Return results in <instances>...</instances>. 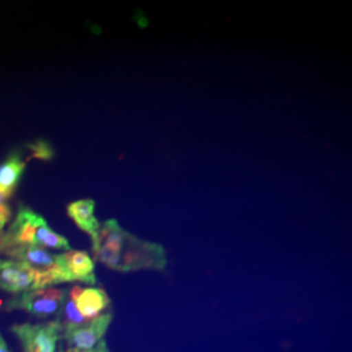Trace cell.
I'll use <instances>...</instances> for the list:
<instances>
[{
  "instance_id": "13",
  "label": "cell",
  "mask_w": 352,
  "mask_h": 352,
  "mask_svg": "<svg viewBox=\"0 0 352 352\" xmlns=\"http://www.w3.org/2000/svg\"><path fill=\"white\" fill-rule=\"evenodd\" d=\"M28 148L32 151V157L39 158L43 161H50L54 158V151L50 146L49 142L39 140L36 144H30L28 145Z\"/></svg>"
},
{
  "instance_id": "3",
  "label": "cell",
  "mask_w": 352,
  "mask_h": 352,
  "mask_svg": "<svg viewBox=\"0 0 352 352\" xmlns=\"http://www.w3.org/2000/svg\"><path fill=\"white\" fill-rule=\"evenodd\" d=\"M67 295V289H30L24 294L14 295L10 302H7V309H23L37 318H51L58 317L64 299Z\"/></svg>"
},
{
  "instance_id": "14",
  "label": "cell",
  "mask_w": 352,
  "mask_h": 352,
  "mask_svg": "<svg viewBox=\"0 0 352 352\" xmlns=\"http://www.w3.org/2000/svg\"><path fill=\"white\" fill-rule=\"evenodd\" d=\"M11 208L7 202L0 204V226L6 227V225L10 222L11 219Z\"/></svg>"
},
{
  "instance_id": "1",
  "label": "cell",
  "mask_w": 352,
  "mask_h": 352,
  "mask_svg": "<svg viewBox=\"0 0 352 352\" xmlns=\"http://www.w3.org/2000/svg\"><path fill=\"white\" fill-rule=\"evenodd\" d=\"M91 240L96 260L116 272L164 270L167 265L161 244L139 239L124 231L115 219L100 225Z\"/></svg>"
},
{
  "instance_id": "7",
  "label": "cell",
  "mask_w": 352,
  "mask_h": 352,
  "mask_svg": "<svg viewBox=\"0 0 352 352\" xmlns=\"http://www.w3.org/2000/svg\"><path fill=\"white\" fill-rule=\"evenodd\" d=\"M0 254H6L13 258V261L26 264L37 272H46L58 265L56 254L34 245H14L6 248Z\"/></svg>"
},
{
  "instance_id": "5",
  "label": "cell",
  "mask_w": 352,
  "mask_h": 352,
  "mask_svg": "<svg viewBox=\"0 0 352 352\" xmlns=\"http://www.w3.org/2000/svg\"><path fill=\"white\" fill-rule=\"evenodd\" d=\"M113 314L103 315L87 321L81 327L64 331L63 340L67 342V352H94L106 343L104 336L111 324Z\"/></svg>"
},
{
  "instance_id": "4",
  "label": "cell",
  "mask_w": 352,
  "mask_h": 352,
  "mask_svg": "<svg viewBox=\"0 0 352 352\" xmlns=\"http://www.w3.org/2000/svg\"><path fill=\"white\" fill-rule=\"evenodd\" d=\"M12 331L24 352H64L59 349L63 329L58 321L14 325Z\"/></svg>"
},
{
  "instance_id": "17",
  "label": "cell",
  "mask_w": 352,
  "mask_h": 352,
  "mask_svg": "<svg viewBox=\"0 0 352 352\" xmlns=\"http://www.w3.org/2000/svg\"><path fill=\"white\" fill-rule=\"evenodd\" d=\"M3 230H4V227L0 226V236L3 235Z\"/></svg>"
},
{
  "instance_id": "12",
  "label": "cell",
  "mask_w": 352,
  "mask_h": 352,
  "mask_svg": "<svg viewBox=\"0 0 352 352\" xmlns=\"http://www.w3.org/2000/svg\"><path fill=\"white\" fill-rule=\"evenodd\" d=\"M24 170L25 162L20 158L19 153L10 154L8 158L0 164V187L13 190L23 176Z\"/></svg>"
},
{
  "instance_id": "2",
  "label": "cell",
  "mask_w": 352,
  "mask_h": 352,
  "mask_svg": "<svg viewBox=\"0 0 352 352\" xmlns=\"http://www.w3.org/2000/svg\"><path fill=\"white\" fill-rule=\"evenodd\" d=\"M14 245H34L69 251L68 240L52 231L45 218L24 205L19 206L12 225L0 236V253Z\"/></svg>"
},
{
  "instance_id": "15",
  "label": "cell",
  "mask_w": 352,
  "mask_h": 352,
  "mask_svg": "<svg viewBox=\"0 0 352 352\" xmlns=\"http://www.w3.org/2000/svg\"><path fill=\"white\" fill-rule=\"evenodd\" d=\"M12 189H6L0 187V204L7 201L12 196Z\"/></svg>"
},
{
  "instance_id": "16",
  "label": "cell",
  "mask_w": 352,
  "mask_h": 352,
  "mask_svg": "<svg viewBox=\"0 0 352 352\" xmlns=\"http://www.w3.org/2000/svg\"><path fill=\"white\" fill-rule=\"evenodd\" d=\"M0 352H12L8 349V346H7V343H6V340H4L1 334H0Z\"/></svg>"
},
{
  "instance_id": "10",
  "label": "cell",
  "mask_w": 352,
  "mask_h": 352,
  "mask_svg": "<svg viewBox=\"0 0 352 352\" xmlns=\"http://www.w3.org/2000/svg\"><path fill=\"white\" fill-rule=\"evenodd\" d=\"M96 204L93 200H78L68 205V215L75 221L76 225L82 231H85L91 238L97 234L100 228V222L94 217Z\"/></svg>"
},
{
  "instance_id": "8",
  "label": "cell",
  "mask_w": 352,
  "mask_h": 352,
  "mask_svg": "<svg viewBox=\"0 0 352 352\" xmlns=\"http://www.w3.org/2000/svg\"><path fill=\"white\" fill-rule=\"evenodd\" d=\"M59 263L62 264L72 282L78 280L87 285H96L97 278L94 273V261L89 256L88 252L67 251L58 254Z\"/></svg>"
},
{
  "instance_id": "6",
  "label": "cell",
  "mask_w": 352,
  "mask_h": 352,
  "mask_svg": "<svg viewBox=\"0 0 352 352\" xmlns=\"http://www.w3.org/2000/svg\"><path fill=\"white\" fill-rule=\"evenodd\" d=\"M36 278L37 272L28 265L13 260H0V289L20 295L36 289Z\"/></svg>"
},
{
  "instance_id": "9",
  "label": "cell",
  "mask_w": 352,
  "mask_h": 352,
  "mask_svg": "<svg viewBox=\"0 0 352 352\" xmlns=\"http://www.w3.org/2000/svg\"><path fill=\"white\" fill-rule=\"evenodd\" d=\"M76 307L81 316L87 321H90L103 315V312L110 307V299L104 289L89 287L80 292L76 299Z\"/></svg>"
},
{
  "instance_id": "11",
  "label": "cell",
  "mask_w": 352,
  "mask_h": 352,
  "mask_svg": "<svg viewBox=\"0 0 352 352\" xmlns=\"http://www.w3.org/2000/svg\"><path fill=\"white\" fill-rule=\"evenodd\" d=\"M81 291L82 289L80 286H74L72 289H67V295H65L62 309L55 320L63 329V333L71 330V329L81 327L87 322V320L81 316L76 307V299Z\"/></svg>"
}]
</instances>
